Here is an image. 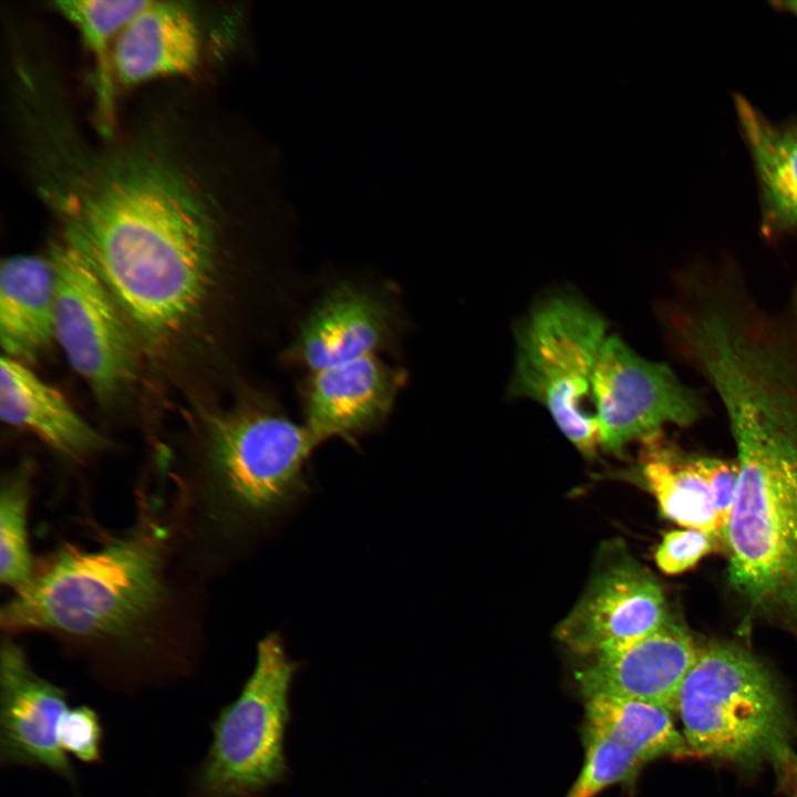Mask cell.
<instances>
[{
	"mask_svg": "<svg viewBox=\"0 0 797 797\" xmlns=\"http://www.w3.org/2000/svg\"><path fill=\"white\" fill-rule=\"evenodd\" d=\"M97 133V132H96ZM195 105L151 106L97 141L68 106L34 120L19 141L38 197L126 317L146 335L176 332L213 275L225 175Z\"/></svg>",
	"mask_w": 797,
	"mask_h": 797,
	"instance_id": "cell-1",
	"label": "cell"
},
{
	"mask_svg": "<svg viewBox=\"0 0 797 797\" xmlns=\"http://www.w3.org/2000/svg\"><path fill=\"white\" fill-rule=\"evenodd\" d=\"M147 497L126 531L95 548L55 550L0 613L8 634L50 633L99 684L130 695L186 677L195 666L193 649L168 629L178 521L163 514L159 497Z\"/></svg>",
	"mask_w": 797,
	"mask_h": 797,
	"instance_id": "cell-2",
	"label": "cell"
},
{
	"mask_svg": "<svg viewBox=\"0 0 797 797\" xmlns=\"http://www.w3.org/2000/svg\"><path fill=\"white\" fill-rule=\"evenodd\" d=\"M319 445L304 424L266 405L213 416L203 472L178 487L184 535L230 555L272 532L310 495Z\"/></svg>",
	"mask_w": 797,
	"mask_h": 797,
	"instance_id": "cell-3",
	"label": "cell"
},
{
	"mask_svg": "<svg viewBox=\"0 0 797 797\" xmlns=\"http://www.w3.org/2000/svg\"><path fill=\"white\" fill-rule=\"evenodd\" d=\"M727 579L747 615L797 636V426L732 432Z\"/></svg>",
	"mask_w": 797,
	"mask_h": 797,
	"instance_id": "cell-4",
	"label": "cell"
},
{
	"mask_svg": "<svg viewBox=\"0 0 797 797\" xmlns=\"http://www.w3.org/2000/svg\"><path fill=\"white\" fill-rule=\"evenodd\" d=\"M684 738L693 753L746 769L797 770L796 727L768 670L739 645L701 648L677 696Z\"/></svg>",
	"mask_w": 797,
	"mask_h": 797,
	"instance_id": "cell-5",
	"label": "cell"
},
{
	"mask_svg": "<svg viewBox=\"0 0 797 797\" xmlns=\"http://www.w3.org/2000/svg\"><path fill=\"white\" fill-rule=\"evenodd\" d=\"M300 667L279 632L259 640L250 675L210 724L211 741L185 797H263L287 779L290 691Z\"/></svg>",
	"mask_w": 797,
	"mask_h": 797,
	"instance_id": "cell-6",
	"label": "cell"
},
{
	"mask_svg": "<svg viewBox=\"0 0 797 797\" xmlns=\"http://www.w3.org/2000/svg\"><path fill=\"white\" fill-rule=\"evenodd\" d=\"M607 338L604 318L569 293L537 302L515 332L508 394L545 407L561 433L587 457L594 456L600 447L592 381Z\"/></svg>",
	"mask_w": 797,
	"mask_h": 797,
	"instance_id": "cell-7",
	"label": "cell"
},
{
	"mask_svg": "<svg viewBox=\"0 0 797 797\" xmlns=\"http://www.w3.org/2000/svg\"><path fill=\"white\" fill-rule=\"evenodd\" d=\"M54 270V340L97 398L110 402L133 381L136 345L126 314L85 256L58 238Z\"/></svg>",
	"mask_w": 797,
	"mask_h": 797,
	"instance_id": "cell-8",
	"label": "cell"
},
{
	"mask_svg": "<svg viewBox=\"0 0 797 797\" xmlns=\"http://www.w3.org/2000/svg\"><path fill=\"white\" fill-rule=\"evenodd\" d=\"M600 447L621 454L634 441L665 425L691 426L707 415V403L663 362L648 360L617 335L601 349L592 381Z\"/></svg>",
	"mask_w": 797,
	"mask_h": 797,
	"instance_id": "cell-9",
	"label": "cell"
},
{
	"mask_svg": "<svg viewBox=\"0 0 797 797\" xmlns=\"http://www.w3.org/2000/svg\"><path fill=\"white\" fill-rule=\"evenodd\" d=\"M581 729L583 765L566 797H597L613 785L632 784L655 759L692 753L671 711L645 702L587 698Z\"/></svg>",
	"mask_w": 797,
	"mask_h": 797,
	"instance_id": "cell-10",
	"label": "cell"
},
{
	"mask_svg": "<svg viewBox=\"0 0 797 797\" xmlns=\"http://www.w3.org/2000/svg\"><path fill=\"white\" fill-rule=\"evenodd\" d=\"M69 707V692L37 673L24 650L4 638L0 652L1 766L44 769L77 789L75 767L59 741Z\"/></svg>",
	"mask_w": 797,
	"mask_h": 797,
	"instance_id": "cell-11",
	"label": "cell"
},
{
	"mask_svg": "<svg viewBox=\"0 0 797 797\" xmlns=\"http://www.w3.org/2000/svg\"><path fill=\"white\" fill-rule=\"evenodd\" d=\"M670 618L660 583L624 558L594 578L557 634L572 651L591 658L648 636Z\"/></svg>",
	"mask_w": 797,
	"mask_h": 797,
	"instance_id": "cell-12",
	"label": "cell"
},
{
	"mask_svg": "<svg viewBox=\"0 0 797 797\" xmlns=\"http://www.w3.org/2000/svg\"><path fill=\"white\" fill-rule=\"evenodd\" d=\"M700 650L687 629L671 617L632 644L588 658L576 680L584 700L608 696L676 711L680 689Z\"/></svg>",
	"mask_w": 797,
	"mask_h": 797,
	"instance_id": "cell-13",
	"label": "cell"
},
{
	"mask_svg": "<svg viewBox=\"0 0 797 797\" xmlns=\"http://www.w3.org/2000/svg\"><path fill=\"white\" fill-rule=\"evenodd\" d=\"M405 380L376 354L312 373L303 424L319 444L333 437L355 443L384 422Z\"/></svg>",
	"mask_w": 797,
	"mask_h": 797,
	"instance_id": "cell-14",
	"label": "cell"
},
{
	"mask_svg": "<svg viewBox=\"0 0 797 797\" xmlns=\"http://www.w3.org/2000/svg\"><path fill=\"white\" fill-rule=\"evenodd\" d=\"M204 27L197 9L183 1H148L117 33L114 76L132 86L172 75H189L204 60Z\"/></svg>",
	"mask_w": 797,
	"mask_h": 797,
	"instance_id": "cell-15",
	"label": "cell"
},
{
	"mask_svg": "<svg viewBox=\"0 0 797 797\" xmlns=\"http://www.w3.org/2000/svg\"><path fill=\"white\" fill-rule=\"evenodd\" d=\"M390 312L352 284L331 290L310 312L289 356L312 373L375 354L390 337Z\"/></svg>",
	"mask_w": 797,
	"mask_h": 797,
	"instance_id": "cell-16",
	"label": "cell"
},
{
	"mask_svg": "<svg viewBox=\"0 0 797 797\" xmlns=\"http://www.w3.org/2000/svg\"><path fill=\"white\" fill-rule=\"evenodd\" d=\"M0 417L71 459L86 458L105 445L60 391L6 355L0 361Z\"/></svg>",
	"mask_w": 797,
	"mask_h": 797,
	"instance_id": "cell-17",
	"label": "cell"
},
{
	"mask_svg": "<svg viewBox=\"0 0 797 797\" xmlns=\"http://www.w3.org/2000/svg\"><path fill=\"white\" fill-rule=\"evenodd\" d=\"M54 270L50 258L13 256L0 271V343L3 355L34 360L54 340Z\"/></svg>",
	"mask_w": 797,
	"mask_h": 797,
	"instance_id": "cell-18",
	"label": "cell"
},
{
	"mask_svg": "<svg viewBox=\"0 0 797 797\" xmlns=\"http://www.w3.org/2000/svg\"><path fill=\"white\" fill-rule=\"evenodd\" d=\"M639 466L665 518L723 541L701 455L683 453L664 438L662 431L641 442Z\"/></svg>",
	"mask_w": 797,
	"mask_h": 797,
	"instance_id": "cell-19",
	"label": "cell"
},
{
	"mask_svg": "<svg viewBox=\"0 0 797 797\" xmlns=\"http://www.w3.org/2000/svg\"><path fill=\"white\" fill-rule=\"evenodd\" d=\"M735 107L760 180L764 229L790 230L797 227V126L769 123L739 95Z\"/></svg>",
	"mask_w": 797,
	"mask_h": 797,
	"instance_id": "cell-20",
	"label": "cell"
},
{
	"mask_svg": "<svg viewBox=\"0 0 797 797\" xmlns=\"http://www.w3.org/2000/svg\"><path fill=\"white\" fill-rule=\"evenodd\" d=\"M147 3L145 0H71L51 3L54 10L79 30L92 54L95 124L96 132L101 135H111L117 125L111 40Z\"/></svg>",
	"mask_w": 797,
	"mask_h": 797,
	"instance_id": "cell-21",
	"label": "cell"
},
{
	"mask_svg": "<svg viewBox=\"0 0 797 797\" xmlns=\"http://www.w3.org/2000/svg\"><path fill=\"white\" fill-rule=\"evenodd\" d=\"M29 499L28 468L3 478L0 491V580L14 592L28 586L34 572L28 537Z\"/></svg>",
	"mask_w": 797,
	"mask_h": 797,
	"instance_id": "cell-22",
	"label": "cell"
},
{
	"mask_svg": "<svg viewBox=\"0 0 797 797\" xmlns=\"http://www.w3.org/2000/svg\"><path fill=\"white\" fill-rule=\"evenodd\" d=\"M61 748L83 764L103 759L104 728L99 713L89 705L70 706L60 725Z\"/></svg>",
	"mask_w": 797,
	"mask_h": 797,
	"instance_id": "cell-23",
	"label": "cell"
},
{
	"mask_svg": "<svg viewBox=\"0 0 797 797\" xmlns=\"http://www.w3.org/2000/svg\"><path fill=\"white\" fill-rule=\"evenodd\" d=\"M717 539L696 529L671 530L663 535L654 558L658 568L665 575H680L708 555Z\"/></svg>",
	"mask_w": 797,
	"mask_h": 797,
	"instance_id": "cell-24",
	"label": "cell"
},
{
	"mask_svg": "<svg viewBox=\"0 0 797 797\" xmlns=\"http://www.w3.org/2000/svg\"><path fill=\"white\" fill-rule=\"evenodd\" d=\"M702 466L710 485L724 537L735 499L738 467L736 460H725L711 456H702Z\"/></svg>",
	"mask_w": 797,
	"mask_h": 797,
	"instance_id": "cell-25",
	"label": "cell"
},
{
	"mask_svg": "<svg viewBox=\"0 0 797 797\" xmlns=\"http://www.w3.org/2000/svg\"><path fill=\"white\" fill-rule=\"evenodd\" d=\"M773 4L782 10L797 14V1H776Z\"/></svg>",
	"mask_w": 797,
	"mask_h": 797,
	"instance_id": "cell-26",
	"label": "cell"
}]
</instances>
